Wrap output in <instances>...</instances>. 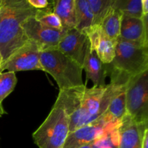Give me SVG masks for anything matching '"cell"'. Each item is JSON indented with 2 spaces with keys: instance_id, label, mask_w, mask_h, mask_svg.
<instances>
[{
  "instance_id": "18",
  "label": "cell",
  "mask_w": 148,
  "mask_h": 148,
  "mask_svg": "<svg viewBox=\"0 0 148 148\" xmlns=\"http://www.w3.org/2000/svg\"><path fill=\"white\" fill-rule=\"evenodd\" d=\"M17 79L15 73L12 72L0 73V117L7 114L2 106V102L15 88Z\"/></svg>"
},
{
  "instance_id": "7",
  "label": "cell",
  "mask_w": 148,
  "mask_h": 148,
  "mask_svg": "<svg viewBox=\"0 0 148 148\" xmlns=\"http://www.w3.org/2000/svg\"><path fill=\"white\" fill-rule=\"evenodd\" d=\"M40 52L38 46L35 42L28 40L0 66V73L5 69L14 73L20 71H43L40 62Z\"/></svg>"
},
{
  "instance_id": "22",
  "label": "cell",
  "mask_w": 148,
  "mask_h": 148,
  "mask_svg": "<svg viewBox=\"0 0 148 148\" xmlns=\"http://www.w3.org/2000/svg\"><path fill=\"white\" fill-rule=\"evenodd\" d=\"M93 15V25H100L114 4V0H88Z\"/></svg>"
},
{
  "instance_id": "2",
  "label": "cell",
  "mask_w": 148,
  "mask_h": 148,
  "mask_svg": "<svg viewBox=\"0 0 148 148\" xmlns=\"http://www.w3.org/2000/svg\"><path fill=\"white\" fill-rule=\"evenodd\" d=\"M36 11L27 0H7L0 9V54L2 64L28 41L23 25L27 19L35 16Z\"/></svg>"
},
{
  "instance_id": "10",
  "label": "cell",
  "mask_w": 148,
  "mask_h": 148,
  "mask_svg": "<svg viewBox=\"0 0 148 148\" xmlns=\"http://www.w3.org/2000/svg\"><path fill=\"white\" fill-rule=\"evenodd\" d=\"M90 47L86 33L73 28L66 30L56 49L83 68L84 62Z\"/></svg>"
},
{
  "instance_id": "25",
  "label": "cell",
  "mask_w": 148,
  "mask_h": 148,
  "mask_svg": "<svg viewBox=\"0 0 148 148\" xmlns=\"http://www.w3.org/2000/svg\"><path fill=\"white\" fill-rule=\"evenodd\" d=\"M28 4L36 10H43L49 7V1L47 0H27Z\"/></svg>"
},
{
  "instance_id": "9",
  "label": "cell",
  "mask_w": 148,
  "mask_h": 148,
  "mask_svg": "<svg viewBox=\"0 0 148 148\" xmlns=\"http://www.w3.org/2000/svg\"><path fill=\"white\" fill-rule=\"evenodd\" d=\"M118 122L108 123L103 118L69 133L61 148H80L105 135Z\"/></svg>"
},
{
  "instance_id": "23",
  "label": "cell",
  "mask_w": 148,
  "mask_h": 148,
  "mask_svg": "<svg viewBox=\"0 0 148 148\" xmlns=\"http://www.w3.org/2000/svg\"><path fill=\"white\" fill-rule=\"evenodd\" d=\"M35 18L44 25L56 30H62V23L58 16L52 10L51 2L49 1V7L43 10H37L34 16Z\"/></svg>"
},
{
  "instance_id": "11",
  "label": "cell",
  "mask_w": 148,
  "mask_h": 148,
  "mask_svg": "<svg viewBox=\"0 0 148 148\" xmlns=\"http://www.w3.org/2000/svg\"><path fill=\"white\" fill-rule=\"evenodd\" d=\"M147 15L142 18L123 14L119 38L143 46H148Z\"/></svg>"
},
{
  "instance_id": "8",
  "label": "cell",
  "mask_w": 148,
  "mask_h": 148,
  "mask_svg": "<svg viewBox=\"0 0 148 148\" xmlns=\"http://www.w3.org/2000/svg\"><path fill=\"white\" fill-rule=\"evenodd\" d=\"M25 36L29 40L35 42L41 51L56 49L67 30H56L44 25L34 16L29 17L23 25Z\"/></svg>"
},
{
  "instance_id": "16",
  "label": "cell",
  "mask_w": 148,
  "mask_h": 148,
  "mask_svg": "<svg viewBox=\"0 0 148 148\" xmlns=\"http://www.w3.org/2000/svg\"><path fill=\"white\" fill-rule=\"evenodd\" d=\"M122 15V12L119 10L112 6L100 25L104 36L111 40H116L119 38Z\"/></svg>"
},
{
  "instance_id": "28",
  "label": "cell",
  "mask_w": 148,
  "mask_h": 148,
  "mask_svg": "<svg viewBox=\"0 0 148 148\" xmlns=\"http://www.w3.org/2000/svg\"><path fill=\"white\" fill-rule=\"evenodd\" d=\"M7 0H0V9L4 7L7 3Z\"/></svg>"
},
{
  "instance_id": "14",
  "label": "cell",
  "mask_w": 148,
  "mask_h": 148,
  "mask_svg": "<svg viewBox=\"0 0 148 148\" xmlns=\"http://www.w3.org/2000/svg\"><path fill=\"white\" fill-rule=\"evenodd\" d=\"M51 2L53 12L60 20L63 29L75 28L77 25L75 0H56Z\"/></svg>"
},
{
  "instance_id": "1",
  "label": "cell",
  "mask_w": 148,
  "mask_h": 148,
  "mask_svg": "<svg viewBox=\"0 0 148 148\" xmlns=\"http://www.w3.org/2000/svg\"><path fill=\"white\" fill-rule=\"evenodd\" d=\"M111 77V82L104 87L88 88L85 85L59 90L58 97L62 100L69 116V133L101 119L112 98L130 78L113 69Z\"/></svg>"
},
{
  "instance_id": "6",
  "label": "cell",
  "mask_w": 148,
  "mask_h": 148,
  "mask_svg": "<svg viewBox=\"0 0 148 148\" xmlns=\"http://www.w3.org/2000/svg\"><path fill=\"white\" fill-rule=\"evenodd\" d=\"M126 111L137 124H148V70L126 84Z\"/></svg>"
},
{
  "instance_id": "17",
  "label": "cell",
  "mask_w": 148,
  "mask_h": 148,
  "mask_svg": "<svg viewBox=\"0 0 148 148\" xmlns=\"http://www.w3.org/2000/svg\"><path fill=\"white\" fill-rule=\"evenodd\" d=\"M76 27L79 31L86 33L93 26V15L88 0H75Z\"/></svg>"
},
{
  "instance_id": "15",
  "label": "cell",
  "mask_w": 148,
  "mask_h": 148,
  "mask_svg": "<svg viewBox=\"0 0 148 148\" xmlns=\"http://www.w3.org/2000/svg\"><path fill=\"white\" fill-rule=\"evenodd\" d=\"M125 90L126 85L112 98L106 111L103 115L102 118L108 123L119 122L127 114Z\"/></svg>"
},
{
  "instance_id": "20",
  "label": "cell",
  "mask_w": 148,
  "mask_h": 148,
  "mask_svg": "<svg viewBox=\"0 0 148 148\" xmlns=\"http://www.w3.org/2000/svg\"><path fill=\"white\" fill-rule=\"evenodd\" d=\"M116 40H111L102 35L100 43L96 49V53L98 58L104 64H110L115 56V48Z\"/></svg>"
},
{
  "instance_id": "24",
  "label": "cell",
  "mask_w": 148,
  "mask_h": 148,
  "mask_svg": "<svg viewBox=\"0 0 148 148\" xmlns=\"http://www.w3.org/2000/svg\"><path fill=\"white\" fill-rule=\"evenodd\" d=\"M86 34L88 36V40H89L90 49L96 51L103 35L101 26L93 25L87 32Z\"/></svg>"
},
{
  "instance_id": "27",
  "label": "cell",
  "mask_w": 148,
  "mask_h": 148,
  "mask_svg": "<svg viewBox=\"0 0 148 148\" xmlns=\"http://www.w3.org/2000/svg\"><path fill=\"white\" fill-rule=\"evenodd\" d=\"M143 16L148 15V0H142Z\"/></svg>"
},
{
  "instance_id": "26",
  "label": "cell",
  "mask_w": 148,
  "mask_h": 148,
  "mask_svg": "<svg viewBox=\"0 0 148 148\" xmlns=\"http://www.w3.org/2000/svg\"><path fill=\"white\" fill-rule=\"evenodd\" d=\"M142 148H148V128L145 130L142 141Z\"/></svg>"
},
{
  "instance_id": "3",
  "label": "cell",
  "mask_w": 148,
  "mask_h": 148,
  "mask_svg": "<svg viewBox=\"0 0 148 148\" xmlns=\"http://www.w3.org/2000/svg\"><path fill=\"white\" fill-rule=\"evenodd\" d=\"M40 62L43 72L56 80L59 90L85 86L82 81L83 68L57 49L40 52Z\"/></svg>"
},
{
  "instance_id": "29",
  "label": "cell",
  "mask_w": 148,
  "mask_h": 148,
  "mask_svg": "<svg viewBox=\"0 0 148 148\" xmlns=\"http://www.w3.org/2000/svg\"><path fill=\"white\" fill-rule=\"evenodd\" d=\"M1 64H2V57H1V54H0V66L1 65Z\"/></svg>"
},
{
  "instance_id": "19",
  "label": "cell",
  "mask_w": 148,
  "mask_h": 148,
  "mask_svg": "<svg viewBox=\"0 0 148 148\" xmlns=\"http://www.w3.org/2000/svg\"><path fill=\"white\" fill-rule=\"evenodd\" d=\"M119 123L114 124L102 137L80 148H117L119 144Z\"/></svg>"
},
{
  "instance_id": "4",
  "label": "cell",
  "mask_w": 148,
  "mask_h": 148,
  "mask_svg": "<svg viewBox=\"0 0 148 148\" xmlns=\"http://www.w3.org/2000/svg\"><path fill=\"white\" fill-rule=\"evenodd\" d=\"M69 129V116L59 97H57L50 113L41 125L32 134L39 148H61Z\"/></svg>"
},
{
  "instance_id": "21",
  "label": "cell",
  "mask_w": 148,
  "mask_h": 148,
  "mask_svg": "<svg viewBox=\"0 0 148 148\" xmlns=\"http://www.w3.org/2000/svg\"><path fill=\"white\" fill-rule=\"evenodd\" d=\"M113 7L119 10L124 15L136 18L143 17L142 0H114Z\"/></svg>"
},
{
  "instance_id": "12",
  "label": "cell",
  "mask_w": 148,
  "mask_h": 148,
  "mask_svg": "<svg viewBox=\"0 0 148 148\" xmlns=\"http://www.w3.org/2000/svg\"><path fill=\"white\" fill-rule=\"evenodd\" d=\"M148 124H137L126 114L118 125L119 144L117 148H142V141Z\"/></svg>"
},
{
  "instance_id": "13",
  "label": "cell",
  "mask_w": 148,
  "mask_h": 148,
  "mask_svg": "<svg viewBox=\"0 0 148 148\" xmlns=\"http://www.w3.org/2000/svg\"><path fill=\"white\" fill-rule=\"evenodd\" d=\"M108 64H104L98 58L96 51L88 49L83 64V69L86 72L87 80L90 79L94 87L106 86V77L108 75Z\"/></svg>"
},
{
  "instance_id": "5",
  "label": "cell",
  "mask_w": 148,
  "mask_h": 148,
  "mask_svg": "<svg viewBox=\"0 0 148 148\" xmlns=\"http://www.w3.org/2000/svg\"><path fill=\"white\" fill-rule=\"evenodd\" d=\"M114 70L128 77L136 76L148 70V46H143L118 38L115 56L110 64Z\"/></svg>"
}]
</instances>
